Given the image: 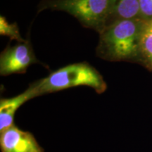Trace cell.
Instances as JSON below:
<instances>
[{"label": "cell", "mask_w": 152, "mask_h": 152, "mask_svg": "<svg viewBox=\"0 0 152 152\" xmlns=\"http://www.w3.org/2000/svg\"><path fill=\"white\" fill-rule=\"evenodd\" d=\"M1 152H45L31 132L15 125L0 132Z\"/></svg>", "instance_id": "5b68a950"}, {"label": "cell", "mask_w": 152, "mask_h": 152, "mask_svg": "<svg viewBox=\"0 0 152 152\" xmlns=\"http://www.w3.org/2000/svg\"><path fill=\"white\" fill-rule=\"evenodd\" d=\"M0 34L1 35L8 36L11 39H15L18 42H23L26 39L20 36V31L16 23H9L5 17L0 16Z\"/></svg>", "instance_id": "9c48e42d"}, {"label": "cell", "mask_w": 152, "mask_h": 152, "mask_svg": "<svg viewBox=\"0 0 152 152\" xmlns=\"http://www.w3.org/2000/svg\"><path fill=\"white\" fill-rule=\"evenodd\" d=\"M140 17L145 21L152 20V0H140Z\"/></svg>", "instance_id": "30bf717a"}, {"label": "cell", "mask_w": 152, "mask_h": 152, "mask_svg": "<svg viewBox=\"0 0 152 152\" xmlns=\"http://www.w3.org/2000/svg\"><path fill=\"white\" fill-rule=\"evenodd\" d=\"M30 85L36 96L82 85L92 87L98 94H102L107 88L99 72L86 62L70 64L61 68Z\"/></svg>", "instance_id": "7a4b0ae2"}, {"label": "cell", "mask_w": 152, "mask_h": 152, "mask_svg": "<svg viewBox=\"0 0 152 152\" xmlns=\"http://www.w3.org/2000/svg\"><path fill=\"white\" fill-rule=\"evenodd\" d=\"M111 4V0H42L38 9L66 11L84 27L99 33L109 20Z\"/></svg>", "instance_id": "3957f363"}, {"label": "cell", "mask_w": 152, "mask_h": 152, "mask_svg": "<svg viewBox=\"0 0 152 152\" xmlns=\"http://www.w3.org/2000/svg\"><path fill=\"white\" fill-rule=\"evenodd\" d=\"M36 97L31 85L21 94L11 98L0 100V132L10 128L14 124V115L17 110L28 100Z\"/></svg>", "instance_id": "8992f818"}, {"label": "cell", "mask_w": 152, "mask_h": 152, "mask_svg": "<svg viewBox=\"0 0 152 152\" xmlns=\"http://www.w3.org/2000/svg\"><path fill=\"white\" fill-rule=\"evenodd\" d=\"M141 64L152 72V20L145 21L141 39Z\"/></svg>", "instance_id": "ba28073f"}, {"label": "cell", "mask_w": 152, "mask_h": 152, "mask_svg": "<svg viewBox=\"0 0 152 152\" xmlns=\"http://www.w3.org/2000/svg\"><path fill=\"white\" fill-rule=\"evenodd\" d=\"M140 18V0H111L110 23L123 19Z\"/></svg>", "instance_id": "52a82bcc"}, {"label": "cell", "mask_w": 152, "mask_h": 152, "mask_svg": "<svg viewBox=\"0 0 152 152\" xmlns=\"http://www.w3.org/2000/svg\"><path fill=\"white\" fill-rule=\"evenodd\" d=\"M145 20L141 18L118 20L106 25L99 33L96 55L110 61L141 64V39Z\"/></svg>", "instance_id": "6da1fadb"}, {"label": "cell", "mask_w": 152, "mask_h": 152, "mask_svg": "<svg viewBox=\"0 0 152 152\" xmlns=\"http://www.w3.org/2000/svg\"><path fill=\"white\" fill-rule=\"evenodd\" d=\"M33 64H42L36 58L31 43L28 40L8 45L0 56V73L7 76L14 73H25Z\"/></svg>", "instance_id": "277c9868"}]
</instances>
